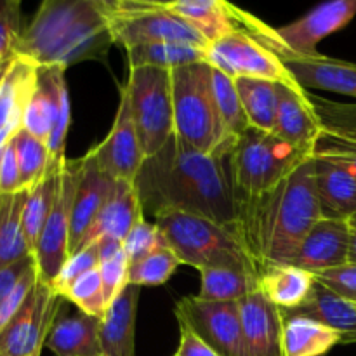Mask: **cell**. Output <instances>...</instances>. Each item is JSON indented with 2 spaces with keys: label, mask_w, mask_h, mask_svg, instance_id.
Here are the masks:
<instances>
[{
  "label": "cell",
  "mask_w": 356,
  "mask_h": 356,
  "mask_svg": "<svg viewBox=\"0 0 356 356\" xmlns=\"http://www.w3.org/2000/svg\"><path fill=\"white\" fill-rule=\"evenodd\" d=\"M66 68L38 66L37 86L28 103L23 129L47 145L51 160L65 159V143L72 122Z\"/></svg>",
  "instance_id": "obj_10"
},
{
  "label": "cell",
  "mask_w": 356,
  "mask_h": 356,
  "mask_svg": "<svg viewBox=\"0 0 356 356\" xmlns=\"http://www.w3.org/2000/svg\"><path fill=\"white\" fill-rule=\"evenodd\" d=\"M9 65H10V63H9ZM9 65H7V66H9ZM7 66H6V68H0V82H2V79H3V73H6Z\"/></svg>",
  "instance_id": "obj_53"
},
{
  "label": "cell",
  "mask_w": 356,
  "mask_h": 356,
  "mask_svg": "<svg viewBox=\"0 0 356 356\" xmlns=\"http://www.w3.org/2000/svg\"><path fill=\"white\" fill-rule=\"evenodd\" d=\"M179 346H177L176 356H219L205 343L204 339L197 336L191 329L179 323Z\"/></svg>",
  "instance_id": "obj_48"
},
{
  "label": "cell",
  "mask_w": 356,
  "mask_h": 356,
  "mask_svg": "<svg viewBox=\"0 0 356 356\" xmlns=\"http://www.w3.org/2000/svg\"><path fill=\"white\" fill-rule=\"evenodd\" d=\"M99 356H103V355H99Z\"/></svg>",
  "instance_id": "obj_55"
},
{
  "label": "cell",
  "mask_w": 356,
  "mask_h": 356,
  "mask_svg": "<svg viewBox=\"0 0 356 356\" xmlns=\"http://www.w3.org/2000/svg\"><path fill=\"white\" fill-rule=\"evenodd\" d=\"M356 16V0H330L318 3L309 13L285 26L273 28L257 19L254 38L266 45L270 51H285L296 56H316L320 42L329 35L343 30Z\"/></svg>",
  "instance_id": "obj_9"
},
{
  "label": "cell",
  "mask_w": 356,
  "mask_h": 356,
  "mask_svg": "<svg viewBox=\"0 0 356 356\" xmlns=\"http://www.w3.org/2000/svg\"><path fill=\"white\" fill-rule=\"evenodd\" d=\"M243 329L242 356H289L282 309L259 291L240 301Z\"/></svg>",
  "instance_id": "obj_16"
},
{
  "label": "cell",
  "mask_w": 356,
  "mask_h": 356,
  "mask_svg": "<svg viewBox=\"0 0 356 356\" xmlns=\"http://www.w3.org/2000/svg\"><path fill=\"white\" fill-rule=\"evenodd\" d=\"M313 153H320V155L330 156V159L341 162L353 174L356 181V145H353V143H348L344 139L334 138V136L322 132Z\"/></svg>",
  "instance_id": "obj_46"
},
{
  "label": "cell",
  "mask_w": 356,
  "mask_h": 356,
  "mask_svg": "<svg viewBox=\"0 0 356 356\" xmlns=\"http://www.w3.org/2000/svg\"><path fill=\"white\" fill-rule=\"evenodd\" d=\"M143 218H145V212H143L141 202H139L136 184L131 183V181H115L99 216L94 221L89 235L83 240L82 249L92 245V243L104 238V236L124 242L129 232Z\"/></svg>",
  "instance_id": "obj_25"
},
{
  "label": "cell",
  "mask_w": 356,
  "mask_h": 356,
  "mask_svg": "<svg viewBox=\"0 0 356 356\" xmlns=\"http://www.w3.org/2000/svg\"><path fill=\"white\" fill-rule=\"evenodd\" d=\"M322 219L313 179V155L289 177L252 200L238 202L235 233L261 271L289 264Z\"/></svg>",
  "instance_id": "obj_2"
},
{
  "label": "cell",
  "mask_w": 356,
  "mask_h": 356,
  "mask_svg": "<svg viewBox=\"0 0 356 356\" xmlns=\"http://www.w3.org/2000/svg\"><path fill=\"white\" fill-rule=\"evenodd\" d=\"M37 264H35L33 268H30V270L21 277V280L16 284V287H14L13 291L9 292V296L3 299L2 305H0V332L6 329L7 323H9L10 320H13V316L17 313V309H19L21 306H23V302L26 301L28 294H30L31 289L37 284Z\"/></svg>",
  "instance_id": "obj_45"
},
{
  "label": "cell",
  "mask_w": 356,
  "mask_h": 356,
  "mask_svg": "<svg viewBox=\"0 0 356 356\" xmlns=\"http://www.w3.org/2000/svg\"><path fill=\"white\" fill-rule=\"evenodd\" d=\"M138 285H125L118 298L108 306L99 329L103 356H136V315L139 302Z\"/></svg>",
  "instance_id": "obj_26"
},
{
  "label": "cell",
  "mask_w": 356,
  "mask_h": 356,
  "mask_svg": "<svg viewBox=\"0 0 356 356\" xmlns=\"http://www.w3.org/2000/svg\"><path fill=\"white\" fill-rule=\"evenodd\" d=\"M284 320L285 350L289 356H325L337 344H343L339 332L313 320L301 316H284Z\"/></svg>",
  "instance_id": "obj_32"
},
{
  "label": "cell",
  "mask_w": 356,
  "mask_h": 356,
  "mask_svg": "<svg viewBox=\"0 0 356 356\" xmlns=\"http://www.w3.org/2000/svg\"><path fill=\"white\" fill-rule=\"evenodd\" d=\"M108 19L115 44L131 47L179 42L207 47L204 35L183 17L167 13L156 0H108Z\"/></svg>",
  "instance_id": "obj_7"
},
{
  "label": "cell",
  "mask_w": 356,
  "mask_h": 356,
  "mask_svg": "<svg viewBox=\"0 0 356 356\" xmlns=\"http://www.w3.org/2000/svg\"><path fill=\"white\" fill-rule=\"evenodd\" d=\"M99 249H97V243H92V245L86 247L80 252L68 257V261L65 263L63 270L59 271L58 278H56L51 287L54 289V292L59 298H63L73 282L79 280L87 271L99 268Z\"/></svg>",
  "instance_id": "obj_42"
},
{
  "label": "cell",
  "mask_w": 356,
  "mask_h": 356,
  "mask_svg": "<svg viewBox=\"0 0 356 356\" xmlns=\"http://www.w3.org/2000/svg\"><path fill=\"white\" fill-rule=\"evenodd\" d=\"M63 299L72 302L73 306H76L80 312L103 320L104 313H106L108 309V305L106 299H104L99 268L87 271V273L82 275L79 280L73 282V284L70 285L68 291L65 292Z\"/></svg>",
  "instance_id": "obj_39"
},
{
  "label": "cell",
  "mask_w": 356,
  "mask_h": 356,
  "mask_svg": "<svg viewBox=\"0 0 356 356\" xmlns=\"http://www.w3.org/2000/svg\"><path fill=\"white\" fill-rule=\"evenodd\" d=\"M350 225H351V228L356 229V216H353V218L350 219Z\"/></svg>",
  "instance_id": "obj_52"
},
{
  "label": "cell",
  "mask_w": 356,
  "mask_h": 356,
  "mask_svg": "<svg viewBox=\"0 0 356 356\" xmlns=\"http://www.w3.org/2000/svg\"><path fill=\"white\" fill-rule=\"evenodd\" d=\"M97 249H99V261L111 259L113 256H117L122 249H124V243L117 238H110V236H104V238L97 240Z\"/></svg>",
  "instance_id": "obj_50"
},
{
  "label": "cell",
  "mask_w": 356,
  "mask_h": 356,
  "mask_svg": "<svg viewBox=\"0 0 356 356\" xmlns=\"http://www.w3.org/2000/svg\"><path fill=\"white\" fill-rule=\"evenodd\" d=\"M179 264L183 263L169 247H159L152 254H148V256L143 257L141 261H138V263L129 268V284L138 285V287H143V285H149V287L163 285L165 282H169V278L172 277Z\"/></svg>",
  "instance_id": "obj_38"
},
{
  "label": "cell",
  "mask_w": 356,
  "mask_h": 356,
  "mask_svg": "<svg viewBox=\"0 0 356 356\" xmlns=\"http://www.w3.org/2000/svg\"><path fill=\"white\" fill-rule=\"evenodd\" d=\"M273 132L298 148L315 152L322 127L306 96V89H294L277 83V115Z\"/></svg>",
  "instance_id": "obj_23"
},
{
  "label": "cell",
  "mask_w": 356,
  "mask_h": 356,
  "mask_svg": "<svg viewBox=\"0 0 356 356\" xmlns=\"http://www.w3.org/2000/svg\"><path fill=\"white\" fill-rule=\"evenodd\" d=\"M129 268H131V264H129L127 254L124 249L111 259L99 263V275L108 306L118 298L125 285H129Z\"/></svg>",
  "instance_id": "obj_43"
},
{
  "label": "cell",
  "mask_w": 356,
  "mask_h": 356,
  "mask_svg": "<svg viewBox=\"0 0 356 356\" xmlns=\"http://www.w3.org/2000/svg\"><path fill=\"white\" fill-rule=\"evenodd\" d=\"M0 356H13V355H3V353H0ZM31 356H40V355H31Z\"/></svg>",
  "instance_id": "obj_54"
},
{
  "label": "cell",
  "mask_w": 356,
  "mask_h": 356,
  "mask_svg": "<svg viewBox=\"0 0 356 356\" xmlns=\"http://www.w3.org/2000/svg\"><path fill=\"white\" fill-rule=\"evenodd\" d=\"M315 282L322 284L334 294L356 305V264L346 263L313 275Z\"/></svg>",
  "instance_id": "obj_44"
},
{
  "label": "cell",
  "mask_w": 356,
  "mask_h": 356,
  "mask_svg": "<svg viewBox=\"0 0 356 356\" xmlns=\"http://www.w3.org/2000/svg\"><path fill=\"white\" fill-rule=\"evenodd\" d=\"M21 3L16 0H0V68H6L16 58V47L23 33Z\"/></svg>",
  "instance_id": "obj_40"
},
{
  "label": "cell",
  "mask_w": 356,
  "mask_h": 356,
  "mask_svg": "<svg viewBox=\"0 0 356 356\" xmlns=\"http://www.w3.org/2000/svg\"><path fill=\"white\" fill-rule=\"evenodd\" d=\"M129 66L131 68H160L172 70L202 63L207 58V47L179 42H163V44L138 45L127 49Z\"/></svg>",
  "instance_id": "obj_31"
},
{
  "label": "cell",
  "mask_w": 356,
  "mask_h": 356,
  "mask_svg": "<svg viewBox=\"0 0 356 356\" xmlns=\"http://www.w3.org/2000/svg\"><path fill=\"white\" fill-rule=\"evenodd\" d=\"M87 155L115 181L134 183L146 156L139 143L134 118H132L131 99L125 86L120 87V103L111 131L108 132L104 141L89 149Z\"/></svg>",
  "instance_id": "obj_15"
},
{
  "label": "cell",
  "mask_w": 356,
  "mask_h": 356,
  "mask_svg": "<svg viewBox=\"0 0 356 356\" xmlns=\"http://www.w3.org/2000/svg\"><path fill=\"white\" fill-rule=\"evenodd\" d=\"M82 160H65L61 177V188L56 204L49 214L47 222L38 236L33 250L37 275L47 285L54 284L59 271L70 257V228H72V207L79 184Z\"/></svg>",
  "instance_id": "obj_13"
},
{
  "label": "cell",
  "mask_w": 356,
  "mask_h": 356,
  "mask_svg": "<svg viewBox=\"0 0 356 356\" xmlns=\"http://www.w3.org/2000/svg\"><path fill=\"white\" fill-rule=\"evenodd\" d=\"M28 190L0 195V270L33 256L23 229V209Z\"/></svg>",
  "instance_id": "obj_30"
},
{
  "label": "cell",
  "mask_w": 356,
  "mask_h": 356,
  "mask_svg": "<svg viewBox=\"0 0 356 356\" xmlns=\"http://www.w3.org/2000/svg\"><path fill=\"white\" fill-rule=\"evenodd\" d=\"M315 278L312 273L291 264H277L261 271L259 292L282 312H289L305 302Z\"/></svg>",
  "instance_id": "obj_29"
},
{
  "label": "cell",
  "mask_w": 356,
  "mask_h": 356,
  "mask_svg": "<svg viewBox=\"0 0 356 356\" xmlns=\"http://www.w3.org/2000/svg\"><path fill=\"white\" fill-rule=\"evenodd\" d=\"M235 86L250 127L273 132L277 115V83L261 79H235Z\"/></svg>",
  "instance_id": "obj_33"
},
{
  "label": "cell",
  "mask_w": 356,
  "mask_h": 356,
  "mask_svg": "<svg viewBox=\"0 0 356 356\" xmlns=\"http://www.w3.org/2000/svg\"><path fill=\"white\" fill-rule=\"evenodd\" d=\"M302 89H318L356 97V65L316 54L305 58L291 52H275Z\"/></svg>",
  "instance_id": "obj_20"
},
{
  "label": "cell",
  "mask_w": 356,
  "mask_h": 356,
  "mask_svg": "<svg viewBox=\"0 0 356 356\" xmlns=\"http://www.w3.org/2000/svg\"><path fill=\"white\" fill-rule=\"evenodd\" d=\"M38 66L16 56L0 82V156L10 139L23 129L24 111L37 86Z\"/></svg>",
  "instance_id": "obj_19"
},
{
  "label": "cell",
  "mask_w": 356,
  "mask_h": 356,
  "mask_svg": "<svg viewBox=\"0 0 356 356\" xmlns=\"http://www.w3.org/2000/svg\"><path fill=\"white\" fill-rule=\"evenodd\" d=\"M122 243H124V250L127 254V259L131 266L138 263V261H141L143 257L148 256V254H152L159 247L165 245L156 222L146 221L145 218L129 232V235L125 236V240Z\"/></svg>",
  "instance_id": "obj_41"
},
{
  "label": "cell",
  "mask_w": 356,
  "mask_h": 356,
  "mask_svg": "<svg viewBox=\"0 0 356 356\" xmlns=\"http://www.w3.org/2000/svg\"><path fill=\"white\" fill-rule=\"evenodd\" d=\"M101 318L61 302L49 330L45 346L56 356H99Z\"/></svg>",
  "instance_id": "obj_22"
},
{
  "label": "cell",
  "mask_w": 356,
  "mask_h": 356,
  "mask_svg": "<svg viewBox=\"0 0 356 356\" xmlns=\"http://www.w3.org/2000/svg\"><path fill=\"white\" fill-rule=\"evenodd\" d=\"M65 160L66 156L65 159L51 160L45 176L31 190H28L26 204H24L23 209V229L31 254L37 247L38 236H40L45 222H47L49 214H51L56 198L59 195Z\"/></svg>",
  "instance_id": "obj_28"
},
{
  "label": "cell",
  "mask_w": 356,
  "mask_h": 356,
  "mask_svg": "<svg viewBox=\"0 0 356 356\" xmlns=\"http://www.w3.org/2000/svg\"><path fill=\"white\" fill-rule=\"evenodd\" d=\"M348 263L356 264V229L351 228L350 238V252H348Z\"/></svg>",
  "instance_id": "obj_51"
},
{
  "label": "cell",
  "mask_w": 356,
  "mask_h": 356,
  "mask_svg": "<svg viewBox=\"0 0 356 356\" xmlns=\"http://www.w3.org/2000/svg\"><path fill=\"white\" fill-rule=\"evenodd\" d=\"M54 289L37 278L16 315L0 332V353L13 356L42 355L49 330L61 301Z\"/></svg>",
  "instance_id": "obj_14"
},
{
  "label": "cell",
  "mask_w": 356,
  "mask_h": 356,
  "mask_svg": "<svg viewBox=\"0 0 356 356\" xmlns=\"http://www.w3.org/2000/svg\"><path fill=\"white\" fill-rule=\"evenodd\" d=\"M156 3L167 13L176 14L193 24L209 44L232 31H245V23L250 14L225 0H172V2L156 0Z\"/></svg>",
  "instance_id": "obj_24"
},
{
  "label": "cell",
  "mask_w": 356,
  "mask_h": 356,
  "mask_svg": "<svg viewBox=\"0 0 356 356\" xmlns=\"http://www.w3.org/2000/svg\"><path fill=\"white\" fill-rule=\"evenodd\" d=\"M143 212H184L235 228L238 202L229 155H205L176 134L143 162L134 179Z\"/></svg>",
  "instance_id": "obj_1"
},
{
  "label": "cell",
  "mask_w": 356,
  "mask_h": 356,
  "mask_svg": "<svg viewBox=\"0 0 356 356\" xmlns=\"http://www.w3.org/2000/svg\"><path fill=\"white\" fill-rule=\"evenodd\" d=\"M170 75L177 138L205 155H229L236 139L219 115L212 66L207 61L195 63L172 70Z\"/></svg>",
  "instance_id": "obj_4"
},
{
  "label": "cell",
  "mask_w": 356,
  "mask_h": 356,
  "mask_svg": "<svg viewBox=\"0 0 356 356\" xmlns=\"http://www.w3.org/2000/svg\"><path fill=\"white\" fill-rule=\"evenodd\" d=\"M350 238V222L322 218L309 229L289 264L312 275L346 264Z\"/></svg>",
  "instance_id": "obj_17"
},
{
  "label": "cell",
  "mask_w": 356,
  "mask_h": 356,
  "mask_svg": "<svg viewBox=\"0 0 356 356\" xmlns=\"http://www.w3.org/2000/svg\"><path fill=\"white\" fill-rule=\"evenodd\" d=\"M14 149H16L17 165L21 174V186L23 190H31L42 177L45 176L51 163V153L47 145L21 129L13 138Z\"/></svg>",
  "instance_id": "obj_36"
},
{
  "label": "cell",
  "mask_w": 356,
  "mask_h": 356,
  "mask_svg": "<svg viewBox=\"0 0 356 356\" xmlns=\"http://www.w3.org/2000/svg\"><path fill=\"white\" fill-rule=\"evenodd\" d=\"M202 284L198 298L205 301H242L259 291V277L225 268L200 270Z\"/></svg>",
  "instance_id": "obj_34"
},
{
  "label": "cell",
  "mask_w": 356,
  "mask_h": 356,
  "mask_svg": "<svg viewBox=\"0 0 356 356\" xmlns=\"http://www.w3.org/2000/svg\"><path fill=\"white\" fill-rule=\"evenodd\" d=\"M313 179L323 219L348 221L356 216V181L353 174L330 156L313 153Z\"/></svg>",
  "instance_id": "obj_21"
},
{
  "label": "cell",
  "mask_w": 356,
  "mask_h": 356,
  "mask_svg": "<svg viewBox=\"0 0 356 356\" xmlns=\"http://www.w3.org/2000/svg\"><path fill=\"white\" fill-rule=\"evenodd\" d=\"M172 356H176V355H172Z\"/></svg>",
  "instance_id": "obj_56"
},
{
  "label": "cell",
  "mask_w": 356,
  "mask_h": 356,
  "mask_svg": "<svg viewBox=\"0 0 356 356\" xmlns=\"http://www.w3.org/2000/svg\"><path fill=\"white\" fill-rule=\"evenodd\" d=\"M165 245L181 263L197 268H225L259 277V268L235 229L211 219L184 212H167L155 218Z\"/></svg>",
  "instance_id": "obj_5"
},
{
  "label": "cell",
  "mask_w": 356,
  "mask_h": 356,
  "mask_svg": "<svg viewBox=\"0 0 356 356\" xmlns=\"http://www.w3.org/2000/svg\"><path fill=\"white\" fill-rule=\"evenodd\" d=\"M33 266H35V257L28 256L24 257V259L17 261V263L0 270V305H2L3 299L9 296V292L16 287L17 282L21 280V277H23V275Z\"/></svg>",
  "instance_id": "obj_49"
},
{
  "label": "cell",
  "mask_w": 356,
  "mask_h": 356,
  "mask_svg": "<svg viewBox=\"0 0 356 356\" xmlns=\"http://www.w3.org/2000/svg\"><path fill=\"white\" fill-rule=\"evenodd\" d=\"M205 61L235 79H261L299 89L282 59L243 30L232 31L207 45Z\"/></svg>",
  "instance_id": "obj_11"
},
{
  "label": "cell",
  "mask_w": 356,
  "mask_h": 356,
  "mask_svg": "<svg viewBox=\"0 0 356 356\" xmlns=\"http://www.w3.org/2000/svg\"><path fill=\"white\" fill-rule=\"evenodd\" d=\"M212 82H214V96L219 115L225 122L226 131L229 132L232 138L236 139L242 132H245L250 127V124L245 111H243L235 80L226 75V73L212 68Z\"/></svg>",
  "instance_id": "obj_37"
},
{
  "label": "cell",
  "mask_w": 356,
  "mask_h": 356,
  "mask_svg": "<svg viewBox=\"0 0 356 356\" xmlns=\"http://www.w3.org/2000/svg\"><path fill=\"white\" fill-rule=\"evenodd\" d=\"M79 184L72 207V228H70V256L82 249L86 236L89 235L94 221L99 216L115 179L99 169L89 155L82 156Z\"/></svg>",
  "instance_id": "obj_18"
},
{
  "label": "cell",
  "mask_w": 356,
  "mask_h": 356,
  "mask_svg": "<svg viewBox=\"0 0 356 356\" xmlns=\"http://www.w3.org/2000/svg\"><path fill=\"white\" fill-rule=\"evenodd\" d=\"M284 316H301L325 325L343 336V344L356 343V305L339 298L315 282L312 292L301 306L289 312H282Z\"/></svg>",
  "instance_id": "obj_27"
},
{
  "label": "cell",
  "mask_w": 356,
  "mask_h": 356,
  "mask_svg": "<svg viewBox=\"0 0 356 356\" xmlns=\"http://www.w3.org/2000/svg\"><path fill=\"white\" fill-rule=\"evenodd\" d=\"M23 190L21 186L19 165H17L16 149H14L13 139L3 148L0 156V195H13Z\"/></svg>",
  "instance_id": "obj_47"
},
{
  "label": "cell",
  "mask_w": 356,
  "mask_h": 356,
  "mask_svg": "<svg viewBox=\"0 0 356 356\" xmlns=\"http://www.w3.org/2000/svg\"><path fill=\"white\" fill-rule=\"evenodd\" d=\"M309 103L325 134L356 145V103H343L306 90Z\"/></svg>",
  "instance_id": "obj_35"
},
{
  "label": "cell",
  "mask_w": 356,
  "mask_h": 356,
  "mask_svg": "<svg viewBox=\"0 0 356 356\" xmlns=\"http://www.w3.org/2000/svg\"><path fill=\"white\" fill-rule=\"evenodd\" d=\"M312 155L275 132L249 127L236 138L229 153L236 202L252 200L273 190Z\"/></svg>",
  "instance_id": "obj_6"
},
{
  "label": "cell",
  "mask_w": 356,
  "mask_h": 356,
  "mask_svg": "<svg viewBox=\"0 0 356 356\" xmlns=\"http://www.w3.org/2000/svg\"><path fill=\"white\" fill-rule=\"evenodd\" d=\"M174 313L177 323L193 330L219 356H242L240 301H205L198 296H188L177 302Z\"/></svg>",
  "instance_id": "obj_12"
},
{
  "label": "cell",
  "mask_w": 356,
  "mask_h": 356,
  "mask_svg": "<svg viewBox=\"0 0 356 356\" xmlns=\"http://www.w3.org/2000/svg\"><path fill=\"white\" fill-rule=\"evenodd\" d=\"M145 156L159 153L176 134L172 75L169 70L131 68L124 83Z\"/></svg>",
  "instance_id": "obj_8"
},
{
  "label": "cell",
  "mask_w": 356,
  "mask_h": 356,
  "mask_svg": "<svg viewBox=\"0 0 356 356\" xmlns=\"http://www.w3.org/2000/svg\"><path fill=\"white\" fill-rule=\"evenodd\" d=\"M108 0H45L24 26L16 56L63 68L101 59L113 45Z\"/></svg>",
  "instance_id": "obj_3"
}]
</instances>
